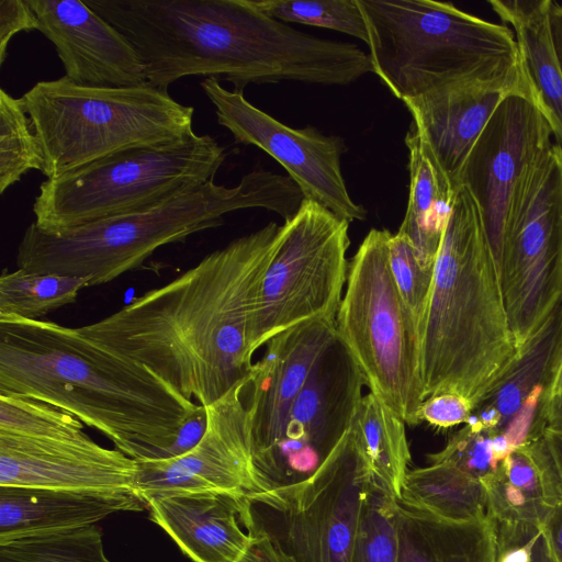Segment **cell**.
<instances>
[{"instance_id":"cell-1","label":"cell","mask_w":562,"mask_h":562,"mask_svg":"<svg viewBox=\"0 0 562 562\" xmlns=\"http://www.w3.org/2000/svg\"><path fill=\"white\" fill-rule=\"evenodd\" d=\"M280 228L271 222L239 237L167 284L76 329L206 407L251 373L250 327Z\"/></svg>"},{"instance_id":"cell-2","label":"cell","mask_w":562,"mask_h":562,"mask_svg":"<svg viewBox=\"0 0 562 562\" xmlns=\"http://www.w3.org/2000/svg\"><path fill=\"white\" fill-rule=\"evenodd\" d=\"M0 394L42 401L136 461L173 458L200 404L147 367L54 322L0 316Z\"/></svg>"},{"instance_id":"cell-3","label":"cell","mask_w":562,"mask_h":562,"mask_svg":"<svg viewBox=\"0 0 562 562\" xmlns=\"http://www.w3.org/2000/svg\"><path fill=\"white\" fill-rule=\"evenodd\" d=\"M518 358L485 226L461 188L436 258L420 330L424 401L458 393L475 411L494 396Z\"/></svg>"},{"instance_id":"cell-4","label":"cell","mask_w":562,"mask_h":562,"mask_svg":"<svg viewBox=\"0 0 562 562\" xmlns=\"http://www.w3.org/2000/svg\"><path fill=\"white\" fill-rule=\"evenodd\" d=\"M85 2L128 38L157 88L203 75L243 92L249 83L290 80L300 64V33L255 0Z\"/></svg>"},{"instance_id":"cell-5","label":"cell","mask_w":562,"mask_h":562,"mask_svg":"<svg viewBox=\"0 0 562 562\" xmlns=\"http://www.w3.org/2000/svg\"><path fill=\"white\" fill-rule=\"evenodd\" d=\"M304 194L289 177L267 170L245 175L235 187L214 179L157 206L113 216L59 234L31 223L18 246L16 267L31 272L108 283L131 271L158 248L223 224L227 213L262 207L291 220Z\"/></svg>"},{"instance_id":"cell-6","label":"cell","mask_w":562,"mask_h":562,"mask_svg":"<svg viewBox=\"0 0 562 562\" xmlns=\"http://www.w3.org/2000/svg\"><path fill=\"white\" fill-rule=\"evenodd\" d=\"M374 72L402 102L465 80L530 90L514 32L434 0H357Z\"/></svg>"},{"instance_id":"cell-7","label":"cell","mask_w":562,"mask_h":562,"mask_svg":"<svg viewBox=\"0 0 562 562\" xmlns=\"http://www.w3.org/2000/svg\"><path fill=\"white\" fill-rule=\"evenodd\" d=\"M22 99L46 179L123 150L167 144L193 133L194 108L148 82L93 87L64 76L38 81Z\"/></svg>"},{"instance_id":"cell-8","label":"cell","mask_w":562,"mask_h":562,"mask_svg":"<svg viewBox=\"0 0 562 562\" xmlns=\"http://www.w3.org/2000/svg\"><path fill=\"white\" fill-rule=\"evenodd\" d=\"M226 151L212 136L123 150L44 180L33 224L59 234L93 222L144 211L214 179Z\"/></svg>"},{"instance_id":"cell-9","label":"cell","mask_w":562,"mask_h":562,"mask_svg":"<svg viewBox=\"0 0 562 562\" xmlns=\"http://www.w3.org/2000/svg\"><path fill=\"white\" fill-rule=\"evenodd\" d=\"M387 229L372 228L349 262L336 333L370 392L406 424H420L419 340L397 291Z\"/></svg>"},{"instance_id":"cell-10","label":"cell","mask_w":562,"mask_h":562,"mask_svg":"<svg viewBox=\"0 0 562 562\" xmlns=\"http://www.w3.org/2000/svg\"><path fill=\"white\" fill-rule=\"evenodd\" d=\"M498 272L519 355L562 303V150L554 143L514 192Z\"/></svg>"},{"instance_id":"cell-11","label":"cell","mask_w":562,"mask_h":562,"mask_svg":"<svg viewBox=\"0 0 562 562\" xmlns=\"http://www.w3.org/2000/svg\"><path fill=\"white\" fill-rule=\"evenodd\" d=\"M349 222L304 200L281 225L252 316L251 353L276 335L313 319L336 321L348 279Z\"/></svg>"},{"instance_id":"cell-12","label":"cell","mask_w":562,"mask_h":562,"mask_svg":"<svg viewBox=\"0 0 562 562\" xmlns=\"http://www.w3.org/2000/svg\"><path fill=\"white\" fill-rule=\"evenodd\" d=\"M374 482L348 429L312 475L246 497L281 519L280 541L297 562H351Z\"/></svg>"},{"instance_id":"cell-13","label":"cell","mask_w":562,"mask_h":562,"mask_svg":"<svg viewBox=\"0 0 562 562\" xmlns=\"http://www.w3.org/2000/svg\"><path fill=\"white\" fill-rule=\"evenodd\" d=\"M364 384L358 363L336 336L314 363L255 493L312 475L350 428Z\"/></svg>"},{"instance_id":"cell-14","label":"cell","mask_w":562,"mask_h":562,"mask_svg":"<svg viewBox=\"0 0 562 562\" xmlns=\"http://www.w3.org/2000/svg\"><path fill=\"white\" fill-rule=\"evenodd\" d=\"M201 87L215 106L220 125L235 142L254 145L277 160L297 184L305 200L313 201L348 221H364L367 210L347 190L340 157L344 140L314 127L292 128L248 102L243 92L223 88L207 77Z\"/></svg>"},{"instance_id":"cell-15","label":"cell","mask_w":562,"mask_h":562,"mask_svg":"<svg viewBox=\"0 0 562 562\" xmlns=\"http://www.w3.org/2000/svg\"><path fill=\"white\" fill-rule=\"evenodd\" d=\"M533 99L507 94L472 147L460 176L476 204L498 268L506 218L514 192L529 166L553 143Z\"/></svg>"},{"instance_id":"cell-16","label":"cell","mask_w":562,"mask_h":562,"mask_svg":"<svg viewBox=\"0 0 562 562\" xmlns=\"http://www.w3.org/2000/svg\"><path fill=\"white\" fill-rule=\"evenodd\" d=\"M248 380L206 406V429L188 452L172 459L136 461L133 490L146 504L198 492H256L251 426L244 391Z\"/></svg>"},{"instance_id":"cell-17","label":"cell","mask_w":562,"mask_h":562,"mask_svg":"<svg viewBox=\"0 0 562 562\" xmlns=\"http://www.w3.org/2000/svg\"><path fill=\"white\" fill-rule=\"evenodd\" d=\"M336 336V321L301 323L272 337L262 358L254 363L244 397L250 417L255 481L282 441L314 363Z\"/></svg>"},{"instance_id":"cell-18","label":"cell","mask_w":562,"mask_h":562,"mask_svg":"<svg viewBox=\"0 0 562 562\" xmlns=\"http://www.w3.org/2000/svg\"><path fill=\"white\" fill-rule=\"evenodd\" d=\"M137 462L82 432L66 437L0 434V486L133 488Z\"/></svg>"},{"instance_id":"cell-19","label":"cell","mask_w":562,"mask_h":562,"mask_svg":"<svg viewBox=\"0 0 562 562\" xmlns=\"http://www.w3.org/2000/svg\"><path fill=\"white\" fill-rule=\"evenodd\" d=\"M38 31L50 41L65 77L93 87L147 82L142 57L128 38L82 0H27Z\"/></svg>"},{"instance_id":"cell-20","label":"cell","mask_w":562,"mask_h":562,"mask_svg":"<svg viewBox=\"0 0 562 562\" xmlns=\"http://www.w3.org/2000/svg\"><path fill=\"white\" fill-rule=\"evenodd\" d=\"M522 87L479 80L446 85L404 101L424 140L457 191L464 162L502 100Z\"/></svg>"},{"instance_id":"cell-21","label":"cell","mask_w":562,"mask_h":562,"mask_svg":"<svg viewBox=\"0 0 562 562\" xmlns=\"http://www.w3.org/2000/svg\"><path fill=\"white\" fill-rule=\"evenodd\" d=\"M246 495L198 492L146 503L150 519L194 562H237L251 542L244 530ZM246 527V526H245Z\"/></svg>"},{"instance_id":"cell-22","label":"cell","mask_w":562,"mask_h":562,"mask_svg":"<svg viewBox=\"0 0 562 562\" xmlns=\"http://www.w3.org/2000/svg\"><path fill=\"white\" fill-rule=\"evenodd\" d=\"M133 488L68 490L0 486V541L67 528L86 527L119 512H140Z\"/></svg>"},{"instance_id":"cell-23","label":"cell","mask_w":562,"mask_h":562,"mask_svg":"<svg viewBox=\"0 0 562 562\" xmlns=\"http://www.w3.org/2000/svg\"><path fill=\"white\" fill-rule=\"evenodd\" d=\"M494 12L515 34L532 98L562 150V72L549 30L550 0H491Z\"/></svg>"},{"instance_id":"cell-24","label":"cell","mask_w":562,"mask_h":562,"mask_svg":"<svg viewBox=\"0 0 562 562\" xmlns=\"http://www.w3.org/2000/svg\"><path fill=\"white\" fill-rule=\"evenodd\" d=\"M409 194L397 234L413 245L423 266L435 268L458 191L412 122L405 136Z\"/></svg>"},{"instance_id":"cell-25","label":"cell","mask_w":562,"mask_h":562,"mask_svg":"<svg viewBox=\"0 0 562 562\" xmlns=\"http://www.w3.org/2000/svg\"><path fill=\"white\" fill-rule=\"evenodd\" d=\"M484 486L490 515L496 522L543 527L549 513L561 501L535 436H529L522 446L513 450Z\"/></svg>"},{"instance_id":"cell-26","label":"cell","mask_w":562,"mask_h":562,"mask_svg":"<svg viewBox=\"0 0 562 562\" xmlns=\"http://www.w3.org/2000/svg\"><path fill=\"white\" fill-rule=\"evenodd\" d=\"M398 562H495L496 522H454L403 507L397 510Z\"/></svg>"},{"instance_id":"cell-27","label":"cell","mask_w":562,"mask_h":562,"mask_svg":"<svg viewBox=\"0 0 562 562\" xmlns=\"http://www.w3.org/2000/svg\"><path fill=\"white\" fill-rule=\"evenodd\" d=\"M398 503L454 522L491 517L483 483L449 463H431L408 471Z\"/></svg>"},{"instance_id":"cell-28","label":"cell","mask_w":562,"mask_h":562,"mask_svg":"<svg viewBox=\"0 0 562 562\" xmlns=\"http://www.w3.org/2000/svg\"><path fill=\"white\" fill-rule=\"evenodd\" d=\"M405 424L370 392L362 396L349 428L373 477L397 501L411 461Z\"/></svg>"},{"instance_id":"cell-29","label":"cell","mask_w":562,"mask_h":562,"mask_svg":"<svg viewBox=\"0 0 562 562\" xmlns=\"http://www.w3.org/2000/svg\"><path fill=\"white\" fill-rule=\"evenodd\" d=\"M562 342V303L519 353L506 380L484 404L494 406L502 418V429L516 414L527 395L538 385L544 386L553 359Z\"/></svg>"},{"instance_id":"cell-30","label":"cell","mask_w":562,"mask_h":562,"mask_svg":"<svg viewBox=\"0 0 562 562\" xmlns=\"http://www.w3.org/2000/svg\"><path fill=\"white\" fill-rule=\"evenodd\" d=\"M89 278L31 272L21 268L0 277V316L38 319L72 304Z\"/></svg>"},{"instance_id":"cell-31","label":"cell","mask_w":562,"mask_h":562,"mask_svg":"<svg viewBox=\"0 0 562 562\" xmlns=\"http://www.w3.org/2000/svg\"><path fill=\"white\" fill-rule=\"evenodd\" d=\"M0 562H110L97 525L0 541Z\"/></svg>"},{"instance_id":"cell-32","label":"cell","mask_w":562,"mask_h":562,"mask_svg":"<svg viewBox=\"0 0 562 562\" xmlns=\"http://www.w3.org/2000/svg\"><path fill=\"white\" fill-rule=\"evenodd\" d=\"M43 156L22 97L0 90V193L26 172L42 170Z\"/></svg>"},{"instance_id":"cell-33","label":"cell","mask_w":562,"mask_h":562,"mask_svg":"<svg viewBox=\"0 0 562 562\" xmlns=\"http://www.w3.org/2000/svg\"><path fill=\"white\" fill-rule=\"evenodd\" d=\"M270 16L284 23L334 30L369 44V35L357 0H255Z\"/></svg>"},{"instance_id":"cell-34","label":"cell","mask_w":562,"mask_h":562,"mask_svg":"<svg viewBox=\"0 0 562 562\" xmlns=\"http://www.w3.org/2000/svg\"><path fill=\"white\" fill-rule=\"evenodd\" d=\"M398 501L375 480L355 542L351 562H398Z\"/></svg>"},{"instance_id":"cell-35","label":"cell","mask_w":562,"mask_h":562,"mask_svg":"<svg viewBox=\"0 0 562 562\" xmlns=\"http://www.w3.org/2000/svg\"><path fill=\"white\" fill-rule=\"evenodd\" d=\"M85 432L74 415L25 396L0 394V434L23 437H66Z\"/></svg>"},{"instance_id":"cell-36","label":"cell","mask_w":562,"mask_h":562,"mask_svg":"<svg viewBox=\"0 0 562 562\" xmlns=\"http://www.w3.org/2000/svg\"><path fill=\"white\" fill-rule=\"evenodd\" d=\"M389 254L397 291L419 340L435 268L423 266L413 245L397 233L390 238Z\"/></svg>"},{"instance_id":"cell-37","label":"cell","mask_w":562,"mask_h":562,"mask_svg":"<svg viewBox=\"0 0 562 562\" xmlns=\"http://www.w3.org/2000/svg\"><path fill=\"white\" fill-rule=\"evenodd\" d=\"M496 431L465 424L442 450L428 454V459L431 463L454 465L484 485L497 472L502 462L493 448V435Z\"/></svg>"},{"instance_id":"cell-38","label":"cell","mask_w":562,"mask_h":562,"mask_svg":"<svg viewBox=\"0 0 562 562\" xmlns=\"http://www.w3.org/2000/svg\"><path fill=\"white\" fill-rule=\"evenodd\" d=\"M541 532L542 527L535 525L496 522L495 562H530Z\"/></svg>"},{"instance_id":"cell-39","label":"cell","mask_w":562,"mask_h":562,"mask_svg":"<svg viewBox=\"0 0 562 562\" xmlns=\"http://www.w3.org/2000/svg\"><path fill=\"white\" fill-rule=\"evenodd\" d=\"M474 412V406L458 393H439L427 397L419 407L420 422L437 428H450L465 424Z\"/></svg>"},{"instance_id":"cell-40","label":"cell","mask_w":562,"mask_h":562,"mask_svg":"<svg viewBox=\"0 0 562 562\" xmlns=\"http://www.w3.org/2000/svg\"><path fill=\"white\" fill-rule=\"evenodd\" d=\"M37 29V18L27 0H0V64H3L8 44L15 34Z\"/></svg>"},{"instance_id":"cell-41","label":"cell","mask_w":562,"mask_h":562,"mask_svg":"<svg viewBox=\"0 0 562 562\" xmlns=\"http://www.w3.org/2000/svg\"><path fill=\"white\" fill-rule=\"evenodd\" d=\"M244 522L252 539L237 562H297L276 536L251 520L247 509Z\"/></svg>"},{"instance_id":"cell-42","label":"cell","mask_w":562,"mask_h":562,"mask_svg":"<svg viewBox=\"0 0 562 562\" xmlns=\"http://www.w3.org/2000/svg\"><path fill=\"white\" fill-rule=\"evenodd\" d=\"M542 391V385L536 386L527 395L519 409L505 426L503 435L513 449L522 446L528 440L536 419Z\"/></svg>"},{"instance_id":"cell-43","label":"cell","mask_w":562,"mask_h":562,"mask_svg":"<svg viewBox=\"0 0 562 562\" xmlns=\"http://www.w3.org/2000/svg\"><path fill=\"white\" fill-rule=\"evenodd\" d=\"M529 436L537 438L562 499V430L533 424Z\"/></svg>"},{"instance_id":"cell-44","label":"cell","mask_w":562,"mask_h":562,"mask_svg":"<svg viewBox=\"0 0 562 562\" xmlns=\"http://www.w3.org/2000/svg\"><path fill=\"white\" fill-rule=\"evenodd\" d=\"M542 530L553 553L562 562V499L549 513Z\"/></svg>"},{"instance_id":"cell-45","label":"cell","mask_w":562,"mask_h":562,"mask_svg":"<svg viewBox=\"0 0 562 562\" xmlns=\"http://www.w3.org/2000/svg\"><path fill=\"white\" fill-rule=\"evenodd\" d=\"M535 425L562 430V396L539 402Z\"/></svg>"},{"instance_id":"cell-46","label":"cell","mask_w":562,"mask_h":562,"mask_svg":"<svg viewBox=\"0 0 562 562\" xmlns=\"http://www.w3.org/2000/svg\"><path fill=\"white\" fill-rule=\"evenodd\" d=\"M559 396H562V342L553 359L540 402H547Z\"/></svg>"},{"instance_id":"cell-47","label":"cell","mask_w":562,"mask_h":562,"mask_svg":"<svg viewBox=\"0 0 562 562\" xmlns=\"http://www.w3.org/2000/svg\"><path fill=\"white\" fill-rule=\"evenodd\" d=\"M549 30L554 54L562 72V3L551 0L549 4Z\"/></svg>"},{"instance_id":"cell-48","label":"cell","mask_w":562,"mask_h":562,"mask_svg":"<svg viewBox=\"0 0 562 562\" xmlns=\"http://www.w3.org/2000/svg\"><path fill=\"white\" fill-rule=\"evenodd\" d=\"M530 562H561L550 548L543 530L535 544Z\"/></svg>"}]
</instances>
